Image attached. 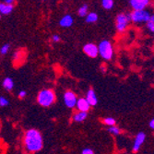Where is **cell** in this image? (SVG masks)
Listing matches in <instances>:
<instances>
[{
  "instance_id": "f1b7e54d",
  "label": "cell",
  "mask_w": 154,
  "mask_h": 154,
  "mask_svg": "<svg viewBox=\"0 0 154 154\" xmlns=\"http://www.w3.org/2000/svg\"><path fill=\"white\" fill-rule=\"evenodd\" d=\"M14 1H15V0H5V3H7V4H13Z\"/></svg>"
},
{
  "instance_id": "30bf717a",
  "label": "cell",
  "mask_w": 154,
  "mask_h": 154,
  "mask_svg": "<svg viewBox=\"0 0 154 154\" xmlns=\"http://www.w3.org/2000/svg\"><path fill=\"white\" fill-rule=\"evenodd\" d=\"M76 104H77V108L82 112H88L90 110V107H91L88 101L86 99H84V98H81V99L78 100Z\"/></svg>"
},
{
  "instance_id": "603a6c76",
  "label": "cell",
  "mask_w": 154,
  "mask_h": 154,
  "mask_svg": "<svg viewBox=\"0 0 154 154\" xmlns=\"http://www.w3.org/2000/svg\"><path fill=\"white\" fill-rule=\"evenodd\" d=\"M8 104V101L6 99L5 97H0V106L1 107H5Z\"/></svg>"
},
{
  "instance_id": "9c48e42d",
  "label": "cell",
  "mask_w": 154,
  "mask_h": 154,
  "mask_svg": "<svg viewBox=\"0 0 154 154\" xmlns=\"http://www.w3.org/2000/svg\"><path fill=\"white\" fill-rule=\"evenodd\" d=\"M145 138H146V135L143 132H140V133H138L137 135V137L135 139V143H134V146H133V151L134 152H137L139 149L140 146L145 141Z\"/></svg>"
},
{
  "instance_id": "3957f363",
  "label": "cell",
  "mask_w": 154,
  "mask_h": 154,
  "mask_svg": "<svg viewBox=\"0 0 154 154\" xmlns=\"http://www.w3.org/2000/svg\"><path fill=\"white\" fill-rule=\"evenodd\" d=\"M98 53L105 60H111L113 57V47L109 41H103L98 47Z\"/></svg>"
},
{
  "instance_id": "52a82bcc",
  "label": "cell",
  "mask_w": 154,
  "mask_h": 154,
  "mask_svg": "<svg viewBox=\"0 0 154 154\" xmlns=\"http://www.w3.org/2000/svg\"><path fill=\"white\" fill-rule=\"evenodd\" d=\"M149 4V0H130V5L134 10L145 9Z\"/></svg>"
},
{
  "instance_id": "4fadbf2b",
  "label": "cell",
  "mask_w": 154,
  "mask_h": 154,
  "mask_svg": "<svg viewBox=\"0 0 154 154\" xmlns=\"http://www.w3.org/2000/svg\"><path fill=\"white\" fill-rule=\"evenodd\" d=\"M12 10H13L12 4H7V3L0 4V13L4 14V15H8V14L11 13Z\"/></svg>"
},
{
  "instance_id": "d6986e66",
  "label": "cell",
  "mask_w": 154,
  "mask_h": 154,
  "mask_svg": "<svg viewBox=\"0 0 154 154\" xmlns=\"http://www.w3.org/2000/svg\"><path fill=\"white\" fill-rule=\"evenodd\" d=\"M88 14V6L83 5L79 9V15L80 17H85Z\"/></svg>"
},
{
  "instance_id": "7a4b0ae2",
  "label": "cell",
  "mask_w": 154,
  "mask_h": 154,
  "mask_svg": "<svg viewBox=\"0 0 154 154\" xmlns=\"http://www.w3.org/2000/svg\"><path fill=\"white\" fill-rule=\"evenodd\" d=\"M37 101L40 105L49 107L55 102V93L53 90H43L39 92Z\"/></svg>"
},
{
  "instance_id": "7c38bea8",
  "label": "cell",
  "mask_w": 154,
  "mask_h": 154,
  "mask_svg": "<svg viewBox=\"0 0 154 154\" xmlns=\"http://www.w3.org/2000/svg\"><path fill=\"white\" fill-rule=\"evenodd\" d=\"M59 24L61 27H65V28L70 27L73 24V19L70 15H66L65 17L61 19V20L59 21Z\"/></svg>"
},
{
  "instance_id": "83f0119b",
  "label": "cell",
  "mask_w": 154,
  "mask_h": 154,
  "mask_svg": "<svg viewBox=\"0 0 154 154\" xmlns=\"http://www.w3.org/2000/svg\"><path fill=\"white\" fill-rule=\"evenodd\" d=\"M149 128H154V120L152 119V120H150V122H149Z\"/></svg>"
},
{
  "instance_id": "5bb4252c",
  "label": "cell",
  "mask_w": 154,
  "mask_h": 154,
  "mask_svg": "<svg viewBox=\"0 0 154 154\" xmlns=\"http://www.w3.org/2000/svg\"><path fill=\"white\" fill-rule=\"evenodd\" d=\"M24 57H25V53L23 51H18L15 53L14 54V57H13V60H14V63H18L19 62H23L24 61Z\"/></svg>"
},
{
  "instance_id": "ba28073f",
  "label": "cell",
  "mask_w": 154,
  "mask_h": 154,
  "mask_svg": "<svg viewBox=\"0 0 154 154\" xmlns=\"http://www.w3.org/2000/svg\"><path fill=\"white\" fill-rule=\"evenodd\" d=\"M83 52L85 53L88 57L94 58L98 55V47L93 44H88L83 47Z\"/></svg>"
},
{
  "instance_id": "44dd1931",
  "label": "cell",
  "mask_w": 154,
  "mask_h": 154,
  "mask_svg": "<svg viewBox=\"0 0 154 154\" xmlns=\"http://www.w3.org/2000/svg\"><path fill=\"white\" fill-rule=\"evenodd\" d=\"M111 127H112V128H109V132H110L111 134H114V135H119V134H120V129H119V128L115 127V125H111Z\"/></svg>"
},
{
  "instance_id": "2e32d148",
  "label": "cell",
  "mask_w": 154,
  "mask_h": 154,
  "mask_svg": "<svg viewBox=\"0 0 154 154\" xmlns=\"http://www.w3.org/2000/svg\"><path fill=\"white\" fill-rule=\"evenodd\" d=\"M13 86H14V82H13L12 79H10V78H6V79H4V81H3V87H4L6 90H8V91L12 90Z\"/></svg>"
},
{
  "instance_id": "8992f818",
  "label": "cell",
  "mask_w": 154,
  "mask_h": 154,
  "mask_svg": "<svg viewBox=\"0 0 154 154\" xmlns=\"http://www.w3.org/2000/svg\"><path fill=\"white\" fill-rule=\"evenodd\" d=\"M64 101L68 108H73L77 103V96L71 91H66L64 94Z\"/></svg>"
},
{
  "instance_id": "7402d4cb",
  "label": "cell",
  "mask_w": 154,
  "mask_h": 154,
  "mask_svg": "<svg viewBox=\"0 0 154 154\" xmlns=\"http://www.w3.org/2000/svg\"><path fill=\"white\" fill-rule=\"evenodd\" d=\"M103 123L105 124V125H116V120L114 119V118H112V117H107V118H105V119H103Z\"/></svg>"
},
{
  "instance_id": "484cf974",
  "label": "cell",
  "mask_w": 154,
  "mask_h": 154,
  "mask_svg": "<svg viewBox=\"0 0 154 154\" xmlns=\"http://www.w3.org/2000/svg\"><path fill=\"white\" fill-rule=\"evenodd\" d=\"M52 39H53V41H54V42H55V43H57V42H59V41H60V37H59L58 35H57V34L54 35Z\"/></svg>"
},
{
  "instance_id": "9a60e30c",
  "label": "cell",
  "mask_w": 154,
  "mask_h": 154,
  "mask_svg": "<svg viewBox=\"0 0 154 154\" xmlns=\"http://www.w3.org/2000/svg\"><path fill=\"white\" fill-rule=\"evenodd\" d=\"M87 118V112H82L80 111L79 113H77L73 116V120L76 122H82Z\"/></svg>"
},
{
  "instance_id": "5b68a950",
  "label": "cell",
  "mask_w": 154,
  "mask_h": 154,
  "mask_svg": "<svg viewBox=\"0 0 154 154\" xmlns=\"http://www.w3.org/2000/svg\"><path fill=\"white\" fill-rule=\"evenodd\" d=\"M130 20L129 15H125V14H119L116 18V28L119 32H124L128 25V21Z\"/></svg>"
},
{
  "instance_id": "f546056e",
  "label": "cell",
  "mask_w": 154,
  "mask_h": 154,
  "mask_svg": "<svg viewBox=\"0 0 154 154\" xmlns=\"http://www.w3.org/2000/svg\"><path fill=\"white\" fill-rule=\"evenodd\" d=\"M0 18H1V15H0Z\"/></svg>"
},
{
  "instance_id": "ffe728a7",
  "label": "cell",
  "mask_w": 154,
  "mask_h": 154,
  "mask_svg": "<svg viewBox=\"0 0 154 154\" xmlns=\"http://www.w3.org/2000/svg\"><path fill=\"white\" fill-rule=\"evenodd\" d=\"M147 26H148V29L151 32H154V17L153 16H150L149 17V20L147 21Z\"/></svg>"
},
{
  "instance_id": "4316f807",
  "label": "cell",
  "mask_w": 154,
  "mask_h": 154,
  "mask_svg": "<svg viewBox=\"0 0 154 154\" xmlns=\"http://www.w3.org/2000/svg\"><path fill=\"white\" fill-rule=\"evenodd\" d=\"M25 96H26V92H25L24 91H21L19 93V97H20V98H24Z\"/></svg>"
},
{
  "instance_id": "d4e9b609",
  "label": "cell",
  "mask_w": 154,
  "mask_h": 154,
  "mask_svg": "<svg viewBox=\"0 0 154 154\" xmlns=\"http://www.w3.org/2000/svg\"><path fill=\"white\" fill-rule=\"evenodd\" d=\"M82 154H93V150L91 149H85L82 150Z\"/></svg>"
},
{
  "instance_id": "e0dca14e",
  "label": "cell",
  "mask_w": 154,
  "mask_h": 154,
  "mask_svg": "<svg viewBox=\"0 0 154 154\" xmlns=\"http://www.w3.org/2000/svg\"><path fill=\"white\" fill-rule=\"evenodd\" d=\"M86 21L88 23H93V22H96L97 20H98V15L94 12H91V13H89L86 15Z\"/></svg>"
},
{
  "instance_id": "277c9868",
  "label": "cell",
  "mask_w": 154,
  "mask_h": 154,
  "mask_svg": "<svg viewBox=\"0 0 154 154\" xmlns=\"http://www.w3.org/2000/svg\"><path fill=\"white\" fill-rule=\"evenodd\" d=\"M130 20L134 22H147L149 19V13L144 9L134 10L129 14Z\"/></svg>"
},
{
  "instance_id": "cb8c5ba5",
  "label": "cell",
  "mask_w": 154,
  "mask_h": 154,
  "mask_svg": "<svg viewBox=\"0 0 154 154\" xmlns=\"http://www.w3.org/2000/svg\"><path fill=\"white\" fill-rule=\"evenodd\" d=\"M8 50H9V45H5L0 49V53H1V54H6L8 52Z\"/></svg>"
},
{
  "instance_id": "6da1fadb",
  "label": "cell",
  "mask_w": 154,
  "mask_h": 154,
  "mask_svg": "<svg viewBox=\"0 0 154 154\" xmlns=\"http://www.w3.org/2000/svg\"><path fill=\"white\" fill-rule=\"evenodd\" d=\"M24 146L27 151L37 152L43 149L44 142L41 133L36 129H30L25 133Z\"/></svg>"
},
{
  "instance_id": "8fae6325",
  "label": "cell",
  "mask_w": 154,
  "mask_h": 154,
  "mask_svg": "<svg viewBox=\"0 0 154 154\" xmlns=\"http://www.w3.org/2000/svg\"><path fill=\"white\" fill-rule=\"evenodd\" d=\"M86 100L88 101L89 104L91 106H94L97 104L98 103V100H97V97L95 95V92L92 89H90L88 93H87V97H86Z\"/></svg>"
},
{
  "instance_id": "ac0fdd59",
  "label": "cell",
  "mask_w": 154,
  "mask_h": 154,
  "mask_svg": "<svg viewBox=\"0 0 154 154\" xmlns=\"http://www.w3.org/2000/svg\"><path fill=\"white\" fill-rule=\"evenodd\" d=\"M102 5L105 9H111L114 7V0H103Z\"/></svg>"
}]
</instances>
